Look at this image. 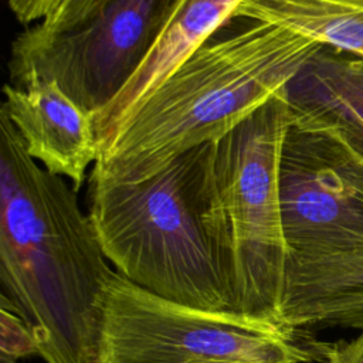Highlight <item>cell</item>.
<instances>
[{
    "label": "cell",
    "instance_id": "1",
    "mask_svg": "<svg viewBox=\"0 0 363 363\" xmlns=\"http://www.w3.org/2000/svg\"><path fill=\"white\" fill-rule=\"evenodd\" d=\"M112 275L77 190L28 155L0 111L1 305L26 322L45 363H98Z\"/></svg>",
    "mask_w": 363,
    "mask_h": 363
},
{
    "label": "cell",
    "instance_id": "2",
    "mask_svg": "<svg viewBox=\"0 0 363 363\" xmlns=\"http://www.w3.org/2000/svg\"><path fill=\"white\" fill-rule=\"evenodd\" d=\"M319 47L281 26L234 17L99 147L92 173L140 182L177 156L221 139L272 99Z\"/></svg>",
    "mask_w": 363,
    "mask_h": 363
},
{
    "label": "cell",
    "instance_id": "3",
    "mask_svg": "<svg viewBox=\"0 0 363 363\" xmlns=\"http://www.w3.org/2000/svg\"><path fill=\"white\" fill-rule=\"evenodd\" d=\"M211 145L140 182L92 173L88 216L106 259L128 281L189 306L234 311L214 211Z\"/></svg>",
    "mask_w": 363,
    "mask_h": 363
},
{
    "label": "cell",
    "instance_id": "4",
    "mask_svg": "<svg viewBox=\"0 0 363 363\" xmlns=\"http://www.w3.org/2000/svg\"><path fill=\"white\" fill-rule=\"evenodd\" d=\"M281 91L213 142L210 156L214 211L233 309L277 325L286 255L279 169L291 123Z\"/></svg>",
    "mask_w": 363,
    "mask_h": 363
},
{
    "label": "cell",
    "instance_id": "5",
    "mask_svg": "<svg viewBox=\"0 0 363 363\" xmlns=\"http://www.w3.org/2000/svg\"><path fill=\"white\" fill-rule=\"evenodd\" d=\"M311 352L277 323L189 306L118 272L104 292L98 363H305Z\"/></svg>",
    "mask_w": 363,
    "mask_h": 363
},
{
    "label": "cell",
    "instance_id": "6",
    "mask_svg": "<svg viewBox=\"0 0 363 363\" xmlns=\"http://www.w3.org/2000/svg\"><path fill=\"white\" fill-rule=\"evenodd\" d=\"M172 0H111L79 26L44 34L24 30L11 44L13 84L54 82L95 115L123 89L153 48Z\"/></svg>",
    "mask_w": 363,
    "mask_h": 363
},
{
    "label": "cell",
    "instance_id": "7",
    "mask_svg": "<svg viewBox=\"0 0 363 363\" xmlns=\"http://www.w3.org/2000/svg\"><path fill=\"white\" fill-rule=\"evenodd\" d=\"M279 191L285 258L363 252V159L339 138L289 123Z\"/></svg>",
    "mask_w": 363,
    "mask_h": 363
},
{
    "label": "cell",
    "instance_id": "8",
    "mask_svg": "<svg viewBox=\"0 0 363 363\" xmlns=\"http://www.w3.org/2000/svg\"><path fill=\"white\" fill-rule=\"evenodd\" d=\"M1 111L20 135L28 155L50 173L69 179L78 190L99 143L94 115L78 106L51 81L30 78L6 84Z\"/></svg>",
    "mask_w": 363,
    "mask_h": 363
},
{
    "label": "cell",
    "instance_id": "9",
    "mask_svg": "<svg viewBox=\"0 0 363 363\" xmlns=\"http://www.w3.org/2000/svg\"><path fill=\"white\" fill-rule=\"evenodd\" d=\"M281 94L291 123L326 130L363 159V58L320 45Z\"/></svg>",
    "mask_w": 363,
    "mask_h": 363
},
{
    "label": "cell",
    "instance_id": "10",
    "mask_svg": "<svg viewBox=\"0 0 363 363\" xmlns=\"http://www.w3.org/2000/svg\"><path fill=\"white\" fill-rule=\"evenodd\" d=\"M244 0H172L143 64L112 102L94 115L99 147L109 142L146 96L193 51L227 26Z\"/></svg>",
    "mask_w": 363,
    "mask_h": 363
},
{
    "label": "cell",
    "instance_id": "11",
    "mask_svg": "<svg viewBox=\"0 0 363 363\" xmlns=\"http://www.w3.org/2000/svg\"><path fill=\"white\" fill-rule=\"evenodd\" d=\"M278 322L294 332L313 325L363 332V252L285 258Z\"/></svg>",
    "mask_w": 363,
    "mask_h": 363
},
{
    "label": "cell",
    "instance_id": "12",
    "mask_svg": "<svg viewBox=\"0 0 363 363\" xmlns=\"http://www.w3.org/2000/svg\"><path fill=\"white\" fill-rule=\"evenodd\" d=\"M234 17L277 24L363 58V7L333 0H244Z\"/></svg>",
    "mask_w": 363,
    "mask_h": 363
},
{
    "label": "cell",
    "instance_id": "13",
    "mask_svg": "<svg viewBox=\"0 0 363 363\" xmlns=\"http://www.w3.org/2000/svg\"><path fill=\"white\" fill-rule=\"evenodd\" d=\"M0 363H17L18 359L38 353L30 328L4 305H0Z\"/></svg>",
    "mask_w": 363,
    "mask_h": 363
},
{
    "label": "cell",
    "instance_id": "14",
    "mask_svg": "<svg viewBox=\"0 0 363 363\" xmlns=\"http://www.w3.org/2000/svg\"><path fill=\"white\" fill-rule=\"evenodd\" d=\"M108 1L111 0H64L47 18L34 27L44 34L71 30L99 11Z\"/></svg>",
    "mask_w": 363,
    "mask_h": 363
},
{
    "label": "cell",
    "instance_id": "15",
    "mask_svg": "<svg viewBox=\"0 0 363 363\" xmlns=\"http://www.w3.org/2000/svg\"><path fill=\"white\" fill-rule=\"evenodd\" d=\"M325 363H363V332L347 342L318 346Z\"/></svg>",
    "mask_w": 363,
    "mask_h": 363
},
{
    "label": "cell",
    "instance_id": "16",
    "mask_svg": "<svg viewBox=\"0 0 363 363\" xmlns=\"http://www.w3.org/2000/svg\"><path fill=\"white\" fill-rule=\"evenodd\" d=\"M64 0H7L10 10L21 24L43 21Z\"/></svg>",
    "mask_w": 363,
    "mask_h": 363
},
{
    "label": "cell",
    "instance_id": "17",
    "mask_svg": "<svg viewBox=\"0 0 363 363\" xmlns=\"http://www.w3.org/2000/svg\"><path fill=\"white\" fill-rule=\"evenodd\" d=\"M333 1H339V3H345V4H350V6L363 7V0H333Z\"/></svg>",
    "mask_w": 363,
    "mask_h": 363
},
{
    "label": "cell",
    "instance_id": "18",
    "mask_svg": "<svg viewBox=\"0 0 363 363\" xmlns=\"http://www.w3.org/2000/svg\"><path fill=\"white\" fill-rule=\"evenodd\" d=\"M194 363H242V362H225V360H218V362H194Z\"/></svg>",
    "mask_w": 363,
    "mask_h": 363
}]
</instances>
